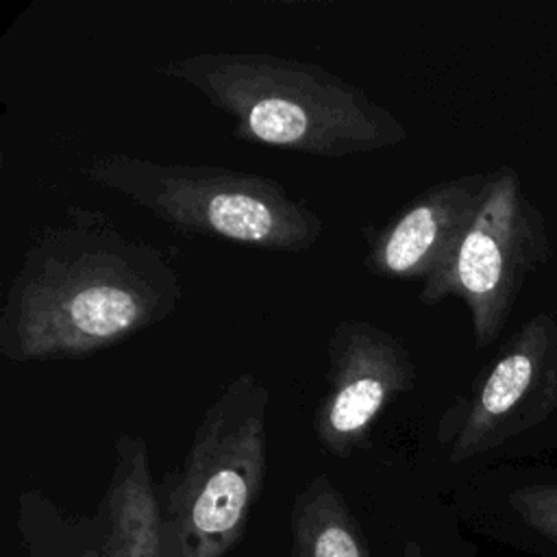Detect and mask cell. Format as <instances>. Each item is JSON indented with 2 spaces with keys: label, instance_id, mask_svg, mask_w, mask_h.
<instances>
[{
  "label": "cell",
  "instance_id": "1",
  "mask_svg": "<svg viewBox=\"0 0 557 557\" xmlns=\"http://www.w3.org/2000/svg\"><path fill=\"white\" fill-rule=\"evenodd\" d=\"M181 300V272L159 246L98 209L70 205L30 239L4 289L0 357H89L163 322Z\"/></svg>",
  "mask_w": 557,
  "mask_h": 557
},
{
  "label": "cell",
  "instance_id": "2",
  "mask_svg": "<svg viewBox=\"0 0 557 557\" xmlns=\"http://www.w3.org/2000/svg\"><path fill=\"white\" fill-rule=\"evenodd\" d=\"M233 120L231 135L320 159L370 154L407 139L405 124L335 72L272 52H194L154 67Z\"/></svg>",
  "mask_w": 557,
  "mask_h": 557
},
{
  "label": "cell",
  "instance_id": "3",
  "mask_svg": "<svg viewBox=\"0 0 557 557\" xmlns=\"http://www.w3.org/2000/svg\"><path fill=\"white\" fill-rule=\"evenodd\" d=\"M270 389L235 374L202 411L189 448L157 485L163 557H224L244 535L268 466Z\"/></svg>",
  "mask_w": 557,
  "mask_h": 557
},
{
  "label": "cell",
  "instance_id": "4",
  "mask_svg": "<svg viewBox=\"0 0 557 557\" xmlns=\"http://www.w3.org/2000/svg\"><path fill=\"white\" fill-rule=\"evenodd\" d=\"M78 170L89 183L128 198L183 233L270 252H305L324 233L309 202L263 174L161 163L128 152L96 154Z\"/></svg>",
  "mask_w": 557,
  "mask_h": 557
},
{
  "label": "cell",
  "instance_id": "5",
  "mask_svg": "<svg viewBox=\"0 0 557 557\" xmlns=\"http://www.w3.org/2000/svg\"><path fill=\"white\" fill-rule=\"evenodd\" d=\"M548 235L520 176L503 165L490 174L481 207L453 257L424 283L418 300L459 298L470 315L476 348L503 331L527 276L548 259Z\"/></svg>",
  "mask_w": 557,
  "mask_h": 557
},
{
  "label": "cell",
  "instance_id": "6",
  "mask_svg": "<svg viewBox=\"0 0 557 557\" xmlns=\"http://www.w3.org/2000/svg\"><path fill=\"white\" fill-rule=\"evenodd\" d=\"M557 407V320H527L468 396L440 418L435 440L448 463L459 466L498 450L535 429Z\"/></svg>",
  "mask_w": 557,
  "mask_h": 557
},
{
  "label": "cell",
  "instance_id": "7",
  "mask_svg": "<svg viewBox=\"0 0 557 557\" xmlns=\"http://www.w3.org/2000/svg\"><path fill=\"white\" fill-rule=\"evenodd\" d=\"M113 453L109 485L91 516L65 513L41 490L17 496V529L28 557H163L146 440L120 433Z\"/></svg>",
  "mask_w": 557,
  "mask_h": 557
},
{
  "label": "cell",
  "instance_id": "8",
  "mask_svg": "<svg viewBox=\"0 0 557 557\" xmlns=\"http://www.w3.org/2000/svg\"><path fill=\"white\" fill-rule=\"evenodd\" d=\"M324 394L313 413V435L333 457L370 446L383 411L416 387V363L403 337L363 318L333 326L326 339Z\"/></svg>",
  "mask_w": 557,
  "mask_h": 557
},
{
  "label": "cell",
  "instance_id": "9",
  "mask_svg": "<svg viewBox=\"0 0 557 557\" xmlns=\"http://www.w3.org/2000/svg\"><path fill=\"white\" fill-rule=\"evenodd\" d=\"M490 174H461L422 189L385 224L368 228L363 265L392 281L424 283L457 250L485 196Z\"/></svg>",
  "mask_w": 557,
  "mask_h": 557
},
{
  "label": "cell",
  "instance_id": "10",
  "mask_svg": "<svg viewBox=\"0 0 557 557\" xmlns=\"http://www.w3.org/2000/svg\"><path fill=\"white\" fill-rule=\"evenodd\" d=\"M472 513L494 542L533 557H557V474L509 481Z\"/></svg>",
  "mask_w": 557,
  "mask_h": 557
},
{
  "label": "cell",
  "instance_id": "11",
  "mask_svg": "<svg viewBox=\"0 0 557 557\" xmlns=\"http://www.w3.org/2000/svg\"><path fill=\"white\" fill-rule=\"evenodd\" d=\"M289 527V557H370L357 518L324 474L313 476L298 492Z\"/></svg>",
  "mask_w": 557,
  "mask_h": 557
},
{
  "label": "cell",
  "instance_id": "12",
  "mask_svg": "<svg viewBox=\"0 0 557 557\" xmlns=\"http://www.w3.org/2000/svg\"><path fill=\"white\" fill-rule=\"evenodd\" d=\"M400 557H431V555H429L416 540H409V542L405 544ZM440 557H472V553H470V548H466V546L461 544V540H450L448 546H446V550H444Z\"/></svg>",
  "mask_w": 557,
  "mask_h": 557
}]
</instances>
